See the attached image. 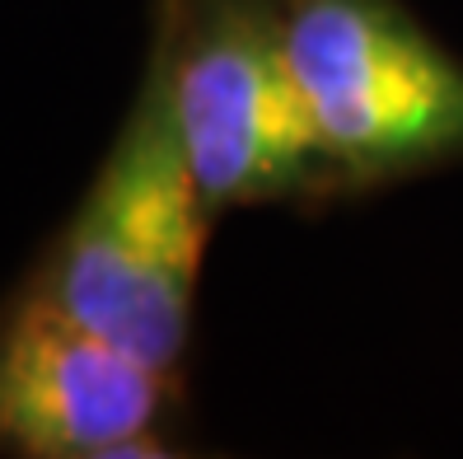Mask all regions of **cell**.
Wrapping results in <instances>:
<instances>
[{
    "mask_svg": "<svg viewBox=\"0 0 463 459\" xmlns=\"http://www.w3.org/2000/svg\"><path fill=\"white\" fill-rule=\"evenodd\" d=\"M215 221L221 215L187 169L159 90L141 75L85 197L19 277L122 352L187 375Z\"/></svg>",
    "mask_w": 463,
    "mask_h": 459,
    "instance_id": "1",
    "label": "cell"
},
{
    "mask_svg": "<svg viewBox=\"0 0 463 459\" xmlns=\"http://www.w3.org/2000/svg\"><path fill=\"white\" fill-rule=\"evenodd\" d=\"M146 75L215 215L342 202L286 57L281 0H150Z\"/></svg>",
    "mask_w": 463,
    "mask_h": 459,
    "instance_id": "2",
    "label": "cell"
},
{
    "mask_svg": "<svg viewBox=\"0 0 463 459\" xmlns=\"http://www.w3.org/2000/svg\"><path fill=\"white\" fill-rule=\"evenodd\" d=\"M281 38L342 202L463 165V57L402 0H281Z\"/></svg>",
    "mask_w": 463,
    "mask_h": 459,
    "instance_id": "3",
    "label": "cell"
},
{
    "mask_svg": "<svg viewBox=\"0 0 463 459\" xmlns=\"http://www.w3.org/2000/svg\"><path fill=\"white\" fill-rule=\"evenodd\" d=\"M187 403V375L159 370L90 333L24 277L0 291V454H183Z\"/></svg>",
    "mask_w": 463,
    "mask_h": 459,
    "instance_id": "4",
    "label": "cell"
}]
</instances>
